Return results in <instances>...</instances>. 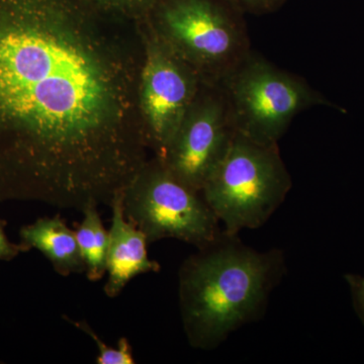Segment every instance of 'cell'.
Instances as JSON below:
<instances>
[{
	"label": "cell",
	"mask_w": 364,
	"mask_h": 364,
	"mask_svg": "<svg viewBox=\"0 0 364 364\" xmlns=\"http://www.w3.org/2000/svg\"><path fill=\"white\" fill-rule=\"evenodd\" d=\"M143 60L91 0H0V196L111 205L149 160Z\"/></svg>",
	"instance_id": "6da1fadb"
},
{
	"label": "cell",
	"mask_w": 364,
	"mask_h": 364,
	"mask_svg": "<svg viewBox=\"0 0 364 364\" xmlns=\"http://www.w3.org/2000/svg\"><path fill=\"white\" fill-rule=\"evenodd\" d=\"M286 270L282 250L259 252L238 234L222 231L198 248L178 272L179 309L189 345L212 350L242 326L259 320Z\"/></svg>",
	"instance_id": "7a4b0ae2"
},
{
	"label": "cell",
	"mask_w": 364,
	"mask_h": 364,
	"mask_svg": "<svg viewBox=\"0 0 364 364\" xmlns=\"http://www.w3.org/2000/svg\"><path fill=\"white\" fill-rule=\"evenodd\" d=\"M244 16L229 0H159L144 21L203 82L220 85L250 54Z\"/></svg>",
	"instance_id": "3957f363"
},
{
	"label": "cell",
	"mask_w": 364,
	"mask_h": 364,
	"mask_svg": "<svg viewBox=\"0 0 364 364\" xmlns=\"http://www.w3.org/2000/svg\"><path fill=\"white\" fill-rule=\"evenodd\" d=\"M293 186L279 144H260L236 133L229 150L202 189L228 234L257 229L286 200Z\"/></svg>",
	"instance_id": "277c9868"
},
{
	"label": "cell",
	"mask_w": 364,
	"mask_h": 364,
	"mask_svg": "<svg viewBox=\"0 0 364 364\" xmlns=\"http://www.w3.org/2000/svg\"><path fill=\"white\" fill-rule=\"evenodd\" d=\"M220 85L236 133L260 144H279L301 112L333 107L305 79L252 51Z\"/></svg>",
	"instance_id": "5b68a950"
},
{
	"label": "cell",
	"mask_w": 364,
	"mask_h": 364,
	"mask_svg": "<svg viewBox=\"0 0 364 364\" xmlns=\"http://www.w3.org/2000/svg\"><path fill=\"white\" fill-rule=\"evenodd\" d=\"M124 210L148 243L176 239L200 248L222 232L202 193L182 183L155 156L124 189Z\"/></svg>",
	"instance_id": "8992f818"
},
{
	"label": "cell",
	"mask_w": 364,
	"mask_h": 364,
	"mask_svg": "<svg viewBox=\"0 0 364 364\" xmlns=\"http://www.w3.org/2000/svg\"><path fill=\"white\" fill-rule=\"evenodd\" d=\"M140 26L144 60L139 105L150 150L162 159L203 80L147 23L142 21Z\"/></svg>",
	"instance_id": "52a82bcc"
},
{
	"label": "cell",
	"mask_w": 364,
	"mask_h": 364,
	"mask_svg": "<svg viewBox=\"0 0 364 364\" xmlns=\"http://www.w3.org/2000/svg\"><path fill=\"white\" fill-rule=\"evenodd\" d=\"M235 135L222 86L203 82L164 157L159 160L182 183L200 193Z\"/></svg>",
	"instance_id": "ba28073f"
},
{
	"label": "cell",
	"mask_w": 364,
	"mask_h": 364,
	"mask_svg": "<svg viewBox=\"0 0 364 364\" xmlns=\"http://www.w3.org/2000/svg\"><path fill=\"white\" fill-rule=\"evenodd\" d=\"M109 207L112 217L104 291L109 298H116L136 275L158 272L160 265L148 256L145 235L124 215V191L114 196Z\"/></svg>",
	"instance_id": "9c48e42d"
},
{
	"label": "cell",
	"mask_w": 364,
	"mask_h": 364,
	"mask_svg": "<svg viewBox=\"0 0 364 364\" xmlns=\"http://www.w3.org/2000/svg\"><path fill=\"white\" fill-rule=\"evenodd\" d=\"M21 248H35L44 254L62 277L86 270L85 260L76 239L75 232L66 222L55 215L42 218L21 228Z\"/></svg>",
	"instance_id": "30bf717a"
},
{
	"label": "cell",
	"mask_w": 364,
	"mask_h": 364,
	"mask_svg": "<svg viewBox=\"0 0 364 364\" xmlns=\"http://www.w3.org/2000/svg\"><path fill=\"white\" fill-rule=\"evenodd\" d=\"M97 207V205L91 203L81 210L83 220L75 232L85 263L86 275L90 282H98L107 273L109 232L102 225Z\"/></svg>",
	"instance_id": "8fae6325"
},
{
	"label": "cell",
	"mask_w": 364,
	"mask_h": 364,
	"mask_svg": "<svg viewBox=\"0 0 364 364\" xmlns=\"http://www.w3.org/2000/svg\"><path fill=\"white\" fill-rule=\"evenodd\" d=\"M102 14L117 20L141 23L159 0H91Z\"/></svg>",
	"instance_id": "7c38bea8"
},
{
	"label": "cell",
	"mask_w": 364,
	"mask_h": 364,
	"mask_svg": "<svg viewBox=\"0 0 364 364\" xmlns=\"http://www.w3.org/2000/svg\"><path fill=\"white\" fill-rule=\"evenodd\" d=\"M67 322L71 325L75 326L79 330L85 333L86 335L92 339L95 345L98 347V356L97 358V364H134L135 359L132 353V346L130 342L127 338H121L119 340L117 348L107 346V344L98 337L97 333L91 329L90 325L85 321H74L72 318L63 316Z\"/></svg>",
	"instance_id": "4fadbf2b"
},
{
	"label": "cell",
	"mask_w": 364,
	"mask_h": 364,
	"mask_svg": "<svg viewBox=\"0 0 364 364\" xmlns=\"http://www.w3.org/2000/svg\"><path fill=\"white\" fill-rule=\"evenodd\" d=\"M244 14L264 16L275 13L286 4L287 0H229Z\"/></svg>",
	"instance_id": "5bb4252c"
},
{
	"label": "cell",
	"mask_w": 364,
	"mask_h": 364,
	"mask_svg": "<svg viewBox=\"0 0 364 364\" xmlns=\"http://www.w3.org/2000/svg\"><path fill=\"white\" fill-rule=\"evenodd\" d=\"M345 279L351 287L356 310L364 322V277H359V275L347 274L345 275Z\"/></svg>",
	"instance_id": "9a60e30c"
},
{
	"label": "cell",
	"mask_w": 364,
	"mask_h": 364,
	"mask_svg": "<svg viewBox=\"0 0 364 364\" xmlns=\"http://www.w3.org/2000/svg\"><path fill=\"white\" fill-rule=\"evenodd\" d=\"M21 250H23L21 246L14 245L7 240L4 229H2L1 223H0V259H11V258L16 257Z\"/></svg>",
	"instance_id": "2e32d148"
}]
</instances>
